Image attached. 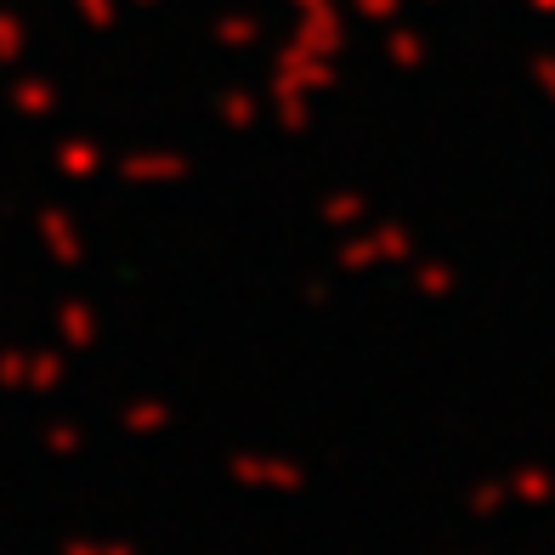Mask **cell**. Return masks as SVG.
I'll return each mask as SVG.
<instances>
[]
</instances>
